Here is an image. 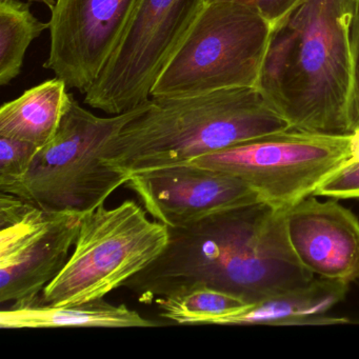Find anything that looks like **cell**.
<instances>
[{
  "label": "cell",
  "mask_w": 359,
  "mask_h": 359,
  "mask_svg": "<svg viewBox=\"0 0 359 359\" xmlns=\"http://www.w3.org/2000/svg\"><path fill=\"white\" fill-rule=\"evenodd\" d=\"M157 325L125 304L114 306L104 298L85 304L53 306L41 295L14 302L0 313L5 330L58 329V327H146Z\"/></svg>",
  "instance_id": "5bb4252c"
},
{
  "label": "cell",
  "mask_w": 359,
  "mask_h": 359,
  "mask_svg": "<svg viewBox=\"0 0 359 359\" xmlns=\"http://www.w3.org/2000/svg\"><path fill=\"white\" fill-rule=\"evenodd\" d=\"M161 315L180 325H215L249 304L236 296L209 287L184 290L155 300Z\"/></svg>",
  "instance_id": "e0dca14e"
},
{
  "label": "cell",
  "mask_w": 359,
  "mask_h": 359,
  "mask_svg": "<svg viewBox=\"0 0 359 359\" xmlns=\"http://www.w3.org/2000/svg\"><path fill=\"white\" fill-rule=\"evenodd\" d=\"M140 0H56L43 68L87 94L116 50Z\"/></svg>",
  "instance_id": "9c48e42d"
},
{
  "label": "cell",
  "mask_w": 359,
  "mask_h": 359,
  "mask_svg": "<svg viewBox=\"0 0 359 359\" xmlns=\"http://www.w3.org/2000/svg\"><path fill=\"white\" fill-rule=\"evenodd\" d=\"M350 163H359V129L350 134Z\"/></svg>",
  "instance_id": "7402d4cb"
},
{
  "label": "cell",
  "mask_w": 359,
  "mask_h": 359,
  "mask_svg": "<svg viewBox=\"0 0 359 359\" xmlns=\"http://www.w3.org/2000/svg\"><path fill=\"white\" fill-rule=\"evenodd\" d=\"M352 48V81L348 98V130L350 134L359 129V0H355L354 13L351 25Z\"/></svg>",
  "instance_id": "ffe728a7"
},
{
  "label": "cell",
  "mask_w": 359,
  "mask_h": 359,
  "mask_svg": "<svg viewBox=\"0 0 359 359\" xmlns=\"http://www.w3.org/2000/svg\"><path fill=\"white\" fill-rule=\"evenodd\" d=\"M272 29L247 6L205 3L155 83L151 97H190L256 87Z\"/></svg>",
  "instance_id": "5b68a950"
},
{
  "label": "cell",
  "mask_w": 359,
  "mask_h": 359,
  "mask_svg": "<svg viewBox=\"0 0 359 359\" xmlns=\"http://www.w3.org/2000/svg\"><path fill=\"white\" fill-rule=\"evenodd\" d=\"M83 214L31 203L0 230V302L32 299L60 274L72 254Z\"/></svg>",
  "instance_id": "30bf717a"
},
{
  "label": "cell",
  "mask_w": 359,
  "mask_h": 359,
  "mask_svg": "<svg viewBox=\"0 0 359 359\" xmlns=\"http://www.w3.org/2000/svg\"><path fill=\"white\" fill-rule=\"evenodd\" d=\"M348 161L350 134L290 129L203 155L188 163L239 178L262 201L287 209L312 196Z\"/></svg>",
  "instance_id": "52a82bcc"
},
{
  "label": "cell",
  "mask_w": 359,
  "mask_h": 359,
  "mask_svg": "<svg viewBox=\"0 0 359 359\" xmlns=\"http://www.w3.org/2000/svg\"><path fill=\"white\" fill-rule=\"evenodd\" d=\"M285 224L298 260L314 276L359 279V219L352 211L312 195L285 209Z\"/></svg>",
  "instance_id": "7c38bea8"
},
{
  "label": "cell",
  "mask_w": 359,
  "mask_h": 359,
  "mask_svg": "<svg viewBox=\"0 0 359 359\" xmlns=\"http://www.w3.org/2000/svg\"><path fill=\"white\" fill-rule=\"evenodd\" d=\"M0 1H11V0H0ZM25 1H28V3H37L41 4V5L46 6V7L49 8L50 10L53 9L56 5V0H25Z\"/></svg>",
  "instance_id": "603a6c76"
},
{
  "label": "cell",
  "mask_w": 359,
  "mask_h": 359,
  "mask_svg": "<svg viewBox=\"0 0 359 359\" xmlns=\"http://www.w3.org/2000/svg\"><path fill=\"white\" fill-rule=\"evenodd\" d=\"M150 102L100 117L72 94L55 136L39 149L20 180L0 191L50 211L86 214L97 209L130 180L102 161L107 146Z\"/></svg>",
  "instance_id": "277c9868"
},
{
  "label": "cell",
  "mask_w": 359,
  "mask_h": 359,
  "mask_svg": "<svg viewBox=\"0 0 359 359\" xmlns=\"http://www.w3.org/2000/svg\"><path fill=\"white\" fill-rule=\"evenodd\" d=\"M313 196L333 199L359 198V163H350L336 172L315 190Z\"/></svg>",
  "instance_id": "d6986e66"
},
{
  "label": "cell",
  "mask_w": 359,
  "mask_h": 359,
  "mask_svg": "<svg viewBox=\"0 0 359 359\" xmlns=\"http://www.w3.org/2000/svg\"><path fill=\"white\" fill-rule=\"evenodd\" d=\"M62 79H49L25 91L0 108V136L24 140L39 147L51 142L70 104Z\"/></svg>",
  "instance_id": "9a60e30c"
},
{
  "label": "cell",
  "mask_w": 359,
  "mask_h": 359,
  "mask_svg": "<svg viewBox=\"0 0 359 359\" xmlns=\"http://www.w3.org/2000/svg\"><path fill=\"white\" fill-rule=\"evenodd\" d=\"M214 1H234L247 6L264 16L274 27L300 0H205V3Z\"/></svg>",
  "instance_id": "44dd1931"
},
{
  "label": "cell",
  "mask_w": 359,
  "mask_h": 359,
  "mask_svg": "<svg viewBox=\"0 0 359 359\" xmlns=\"http://www.w3.org/2000/svg\"><path fill=\"white\" fill-rule=\"evenodd\" d=\"M41 148L24 140L0 136V190L26 174Z\"/></svg>",
  "instance_id": "ac0fdd59"
},
{
  "label": "cell",
  "mask_w": 359,
  "mask_h": 359,
  "mask_svg": "<svg viewBox=\"0 0 359 359\" xmlns=\"http://www.w3.org/2000/svg\"><path fill=\"white\" fill-rule=\"evenodd\" d=\"M205 0H140L108 64L85 94L90 108L118 115L151 92L194 24Z\"/></svg>",
  "instance_id": "ba28073f"
},
{
  "label": "cell",
  "mask_w": 359,
  "mask_h": 359,
  "mask_svg": "<svg viewBox=\"0 0 359 359\" xmlns=\"http://www.w3.org/2000/svg\"><path fill=\"white\" fill-rule=\"evenodd\" d=\"M314 278L290 243L285 209L262 201L169 228L163 253L123 287L144 304L209 287L254 304Z\"/></svg>",
  "instance_id": "6da1fadb"
},
{
  "label": "cell",
  "mask_w": 359,
  "mask_h": 359,
  "mask_svg": "<svg viewBox=\"0 0 359 359\" xmlns=\"http://www.w3.org/2000/svg\"><path fill=\"white\" fill-rule=\"evenodd\" d=\"M290 129L256 87L151 98L149 108L110 140L102 161L130 178Z\"/></svg>",
  "instance_id": "3957f363"
},
{
  "label": "cell",
  "mask_w": 359,
  "mask_h": 359,
  "mask_svg": "<svg viewBox=\"0 0 359 359\" xmlns=\"http://www.w3.org/2000/svg\"><path fill=\"white\" fill-rule=\"evenodd\" d=\"M355 0H300L273 27L257 88L291 129L346 135Z\"/></svg>",
  "instance_id": "7a4b0ae2"
},
{
  "label": "cell",
  "mask_w": 359,
  "mask_h": 359,
  "mask_svg": "<svg viewBox=\"0 0 359 359\" xmlns=\"http://www.w3.org/2000/svg\"><path fill=\"white\" fill-rule=\"evenodd\" d=\"M169 243V228L150 220L135 201L83 214L68 262L45 287L53 306L85 304L123 287L152 264Z\"/></svg>",
  "instance_id": "8992f818"
},
{
  "label": "cell",
  "mask_w": 359,
  "mask_h": 359,
  "mask_svg": "<svg viewBox=\"0 0 359 359\" xmlns=\"http://www.w3.org/2000/svg\"><path fill=\"white\" fill-rule=\"evenodd\" d=\"M126 186L142 199L146 211L168 228H184L219 212L262 201L239 178L189 163L137 174Z\"/></svg>",
  "instance_id": "8fae6325"
},
{
  "label": "cell",
  "mask_w": 359,
  "mask_h": 359,
  "mask_svg": "<svg viewBox=\"0 0 359 359\" xmlns=\"http://www.w3.org/2000/svg\"><path fill=\"white\" fill-rule=\"evenodd\" d=\"M47 29L49 22L32 13L30 3L0 1V86L20 76L29 47Z\"/></svg>",
  "instance_id": "2e32d148"
},
{
  "label": "cell",
  "mask_w": 359,
  "mask_h": 359,
  "mask_svg": "<svg viewBox=\"0 0 359 359\" xmlns=\"http://www.w3.org/2000/svg\"><path fill=\"white\" fill-rule=\"evenodd\" d=\"M350 285L346 281L314 278L310 283L249 304L236 314L217 320L215 325H325L348 323V319L327 316L344 299Z\"/></svg>",
  "instance_id": "4fadbf2b"
}]
</instances>
